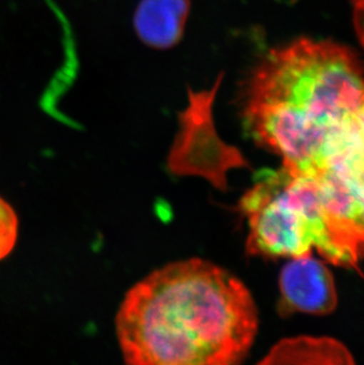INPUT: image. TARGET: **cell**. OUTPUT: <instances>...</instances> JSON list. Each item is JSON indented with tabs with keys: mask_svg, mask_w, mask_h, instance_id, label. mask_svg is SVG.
Returning a JSON list of instances; mask_svg holds the SVG:
<instances>
[{
	"mask_svg": "<svg viewBox=\"0 0 364 365\" xmlns=\"http://www.w3.org/2000/svg\"><path fill=\"white\" fill-rule=\"evenodd\" d=\"M115 325L128 364H237L255 341L257 307L233 274L192 258L163 266L135 284Z\"/></svg>",
	"mask_w": 364,
	"mask_h": 365,
	"instance_id": "obj_1",
	"label": "cell"
},
{
	"mask_svg": "<svg viewBox=\"0 0 364 365\" xmlns=\"http://www.w3.org/2000/svg\"><path fill=\"white\" fill-rule=\"evenodd\" d=\"M364 104V71L350 48L299 41L275 48L252 73L244 97L248 134L295 174L323 168L333 142Z\"/></svg>",
	"mask_w": 364,
	"mask_h": 365,
	"instance_id": "obj_2",
	"label": "cell"
},
{
	"mask_svg": "<svg viewBox=\"0 0 364 365\" xmlns=\"http://www.w3.org/2000/svg\"><path fill=\"white\" fill-rule=\"evenodd\" d=\"M248 255L298 258L316 248L335 265L358 267L333 233L316 176L264 169L241 197Z\"/></svg>",
	"mask_w": 364,
	"mask_h": 365,
	"instance_id": "obj_3",
	"label": "cell"
},
{
	"mask_svg": "<svg viewBox=\"0 0 364 365\" xmlns=\"http://www.w3.org/2000/svg\"><path fill=\"white\" fill-rule=\"evenodd\" d=\"M280 310L284 314H329L336 307L337 293L327 266L313 255L292 259L283 267L280 278Z\"/></svg>",
	"mask_w": 364,
	"mask_h": 365,
	"instance_id": "obj_4",
	"label": "cell"
},
{
	"mask_svg": "<svg viewBox=\"0 0 364 365\" xmlns=\"http://www.w3.org/2000/svg\"><path fill=\"white\" fill-rule=\"evenodd\" d=\"M189 11L191 0H141L135 11V32L151 48H174L183 37Z\"/></svg>",
	"mask_w": 364,
	"mask_h": 365,
	"instance_id": "obj_5",
	"label": "cell"
},
{
	"mask_svg": "<svg viewBox=\"0 0 364 365\" xmlns=\"http://www.w3.org/2000/svg\"><path fill=\"white\" fill-rule=\"evenodd\" d=\"M263 363H353V357L338 341L330 338L300 337L286 339L272 349Z\"/></svg>",
	"mask_w": 364,
	"mask_h": 365,
	"instance_id": "obj_6",
	"label": "cell"
},
{
	"mask_svg": "<svg viewBox=\"0 0 364 365\" xmlns=\"http://www.w3.org/2000/svg\"><path fill=\"white\" fill-rule=\"evenodd\" d=\"M18 238V217L10 203L0 197V260L10 255Z\"/></svg>",
	"mask_w": 364,
	"mask_h": 365,
	"instance_id": "obj_7",
	"label": "cell"
},
{
	"mask_svg": "<svg viewBox=\"0 0 364 365\" xmlns=\"http://www.w3.org/2000/svg\"><path fill=\"white\" fill-rule=\"evenodd\" d=\"M345 163L354 182L355 192L364 219V150L347 156Z\"/></svg>",
	"mask_w": 364,
	"mask_h": 365,
	"instance_id": "obj_8",
	"label": "cell"
},
{
	"mask_svg": "<svg viewBox=\"0 0 364 365\" xmlns=\"http://www.w3.org/2000/svg\"><path fill=\"white\" fill-rule=\"evenodd\" d=\"M354 24L358 38L364 46V0H351Z\"/></svg>",
	"mask_w": 364,
	"mask_h": 365,
	"instance_id": "obj_9",
	"label": "cell"
},
{
	"mask_svg": "<svg viewBox=\"0 0 364 365\" xmlns=\"http://www.w3.org/2000/svg\"><path fill=\"white\" fill-rule=\"evenodd\" d=\"M358 122L361 129L362 136L364 138V104L362 106L361 109L358 113Z\"/></svg>",
	"mask_w": 364,
	"mask_h": 365,
	"instance_id": "obj_10",
	"label": "cell"
}]
</instances>
